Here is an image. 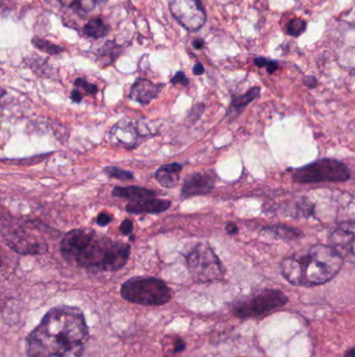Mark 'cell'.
Wrapping results in <instances>:
<instances>
[{"mask_svg":"<svg viewBox=\"0 0 355 357\" xmlns=\"http://www.w3.org/2000/svg\"><path fill=\"white\" fill-rule=\"evenodd\" d=\"M134 230V224L130 219H124L122 222L121 226H120V231L124 234V235H130Z\"/></svg>","mask_w":355,"mask_h":357,"instance_id":"obj_28","label":"cell"},{"mask_svg":"<svg viewBox=\"0 0 355 357\" xmlns=\"http://www.w3.org/2000/svg\"><path fill=\"white\" fill-rule=\"evenodd\" d=\"M130 246L114 242L94 231L76 229L61 242V253L68 263L93 272H115L128 263Z\"/></svg>","mask_w":355,"mask_h":357,"instance_id":"obj_2","label":"cell"},{"mask_svg":"<svg viewBox=\"0 0 355 357\" xmlns=\"http://www.w3.org/2000/svg\"><path fill=\"white\" fill-rule=\"evenodd\" d=\"M306 22L301 18H293L286 24V34L291 37H299L306 30Z\"/></svg>","mask_w":355,"mask_h":357,"instance_id":"obj_24","label":"cell"},{"mask_svg":"<svg viewBox=\"0 0 355 357\" xmlns=\"http://www.w3.org/2000/svg\"><path fill=\"white\" fill-rule=\"evenodd\" d=\"M278 67V63L275 61H272V60H269V62H268L267 66H266V69H267V72L269 74H273L274 72H277Z\"/></svg>","mask_w":355,"mask_h":357,"instance_id":"obj_31","label":"cell"},{"mask_svg":"<svg viewBox=\"0 0 355 357\" xmlns=\"http://www.w3.org/2000/svg\"><path fill=\"white\" fill-rule=\"evenodd\" d=\"M259 94H261V88L259 87H252L244 94L232 95V103H230L228 113L240 114L249 103H252L255 99H257Z\"/></svg>","mask_w":355,"mask_h":357,"instance_id":"obj_17","label":"cell"},{"mask_svg":"<svg viewBox=\"0 0 355 357\" xmlns=\"http://www.w3.org/2000/svg\"><path fill=\"white\" fill-rule=\"evenodd\" d=\"M163 87V84H155L147 78H139L130 89V97L140 105L147 106L159 97Z\"/></svg>","mask_w":355,"mask_h":357,"instance_id":"obj_13","label":"cell"},{"mask_svg":"<svg viewBox=\"0 0 355 357\" xmlns=\"http://www.w3.org/2000/svg\"><path fill=\"white\" fill-rule=\"evenodd\" d=\"M32 44L34 45L36 49H38L39 51L51 56L60 55V53L65 51L64 47H59V45L55 44V43L51 42V41L37 38V37L36 38L32 39Z\"/></svg>","mask_w":355,"mask_h":357,"instance_id":"obj_23","label":"cell"},{"mask_svg":"<svg viewBox=\"0 0 355 357\" xmlns=\"http://www.w3.org/2000/svg\"><path fill=\"white\" fill-rule=\"evenodd\" d=\"M205 43L202 39H196V40L193 41V47L197 51H200L205 47Z\"/></svg>","mask_w":355,"mask_h":357,"instance_id":"obj_36","label":"cell"},{"mask_svg":"<svg viewBox=\"0 0 355 357\" xmlns=\"http://www.w3.org/2000/svg\"><path fill=\"white\" fill-rule=\"evenodd\" d=\"M350 176L348 166L331 158L317 160L292 170L293 180L301 184L346 182Z\"/></svg>","mask_w":355,"mask_h":357,"instance_id":"obj_5","label":"cell"},{"mask_svg":"<svg viewBox=\"0 0 355 357\" xmlns=\"http://www.w3.org/2000/svg\"><path fill=\"white\" fill-rule=\"evenodd\" d=\"M193 74H194L195 76H201V74H205V67H203L202 64H195L194 67H193Z\"/></svg>","mask_w":355,"mask_h":357,"instance_id":"obj_33","label":"cell"},{"mask_svg":"<svg viewBox=\"0 0 355 357\" xmlns=\"http://www.w3.org/2000/svg\"><path fill=\"white\" fill-rule=\"evenodd\" d=\"M74 86L76 88L83 89L85 92L88 93V94H96L98 92V87L94 84H90V83L87 82L85 78H76V82H74Z\"/></svg>","mask_w":355,"mask_h":357,"instance_id":"obj_26","label":"cell"},{"mask_svg":"<svg viewBox=\"0 0 355 357\" xmlns=\"http://www.w3.org/2000/svg\"><path fill=\"white\" fill-rule=\"evenodd\" d=\"M328 242L344 260L355 265V221L340 223L330 233Z\"/></svg>","mask_w":355,"mask_h":357,"instance_id":"obj_11","label":"cell"},{"mask_svg":"<svg viewBox=\"0 0 355 357\" xmlns=\"http://www.w3.org/2000/svg\"><path fill=\"white\" fill-rule=\"evenodd\" d=\"M105 172L110 178H118V180H122V181H130L135 176L132 172L121 169V168L116 167V166L105 167Z\"/></svg>","mask_w":355,"mask_h":357,"instance_id":"obj_25","label":"cell"},{"mask_svg":"<svg viewBox=\"0 0 355 357\" xmlns=\"http://www.w3.org/2000/svg\"><path fill=\"white\" fill-rule=\"evenodd\" d=\"M343 263L344 259L332 247L315 244L284 258L280 271L293 285L311 288L334 279Z\"/></svg>","mask_w":355,"mask_h":357,"instance_id":"obj_3","label":"cell"},{"mask_svg":"<svg viewBox=\"0 0 355 357\" xmlns=\"http://www.w3.org/2000/svg\"><path fill=\"white\" fill-rule=\"evenodd\" d=\"M171 202L166 200H157V199H145V200L134 201L126 206V211L132 215H141V213H149V215H157L165 213L170 208Z\"/></svg>","mask_w":355,"mask_h":357,"instance_id":"obj_14","label":"cell"},{"mask_svg":"<svg viewBox=\"0 0 355 357\" xmlns=\"http://www.w3.org/2000/svg\"><path fill=\"white\" fill-rule=\"evenodd\" d=\"M345 357H355V347L348 350V352L345 354Z\"/></svg>","mask_w":355,"mask_h":357,"instance_id":"obj_37","label":"cell"},{"mask_svg":"<svg viewBox=\"0 0 355 357\" xmlns=\"http://www.w3.org/2000/svg\"><path fill=\"white\" fill-rule=\"evenodd\" d=\"M155 192L140 186H128L120 188L116 186L113 190V196L116 198L128 199V200L140 201L145 199H151L155 197Z\"/></svg>","mask_w":355,"mask_h":357,"instance_id":"obj_16","label":"cell"},{"mask_svg":"<svg viewBox=\"0 0 355 357\" xmlns=\"http://www.w3.org/2000/svg\"><path fill=\"white\" fill-rule=\"evenodd\" d=\"M182 165L180 163L165 164L155 172V178L163 188H172L180 181V172Z\"/></svg>","mask_w":355,"mask_h":357,"instance_id":"obj_15","label":"cell"},{"mask_svg":"<svg viewBox=\"0 0 355 357\" xmlns=\"http://www.w3.org/2000/svg\"><path fill=\"white\" fill-rule=\"evenodd\" d=\"M263 232L266 235L270 236V238H278V240H286V242L295 240L302 236V233L298 231V230L295 229V228L282 225L263 228Z\"/></svg>","mask_w":355,"mask_h":357,"instance_id":"obj_19","label":"cell"},{"mask_svg":"<svg viewBox=\"0 0 355 357\" xmlns=\"http://www.w3.org/2000/svg\"><path fill=\"white\" fill-rule=\"evenodd\" d=\"M170 12L174 19L189 32H196L207 22V12L200 0H173Z\"/></svg>","mask_w":355,"mask_h":357,"instance_id":"obj_9","label":"cell"},{"mask_svg":"<svg viewBox=\"0 0 355 357\" xmlns=\"http://www.w3.org/2000/svg\"><path fill=\"white\" fill-rule=\"evenodd\" d=\"M286 215L309 219L313 215V205L307 199H299L292 205V209H291L290 213H286Z\"/></svg>","mask_w":355,"mask_h":357,"instance_id":"obj_22","label":"cell"},{"mask_svg":"<svg viewBox=\"0 0 355 357\" xmlns=\"http://www.w3.org/2000/svg\"><path fill=\"white\" fill-rule=\"evenodd\" d=\"M225 230L228 234H230V235H234V234L238 233L239 231L238 227H236V225H234V223L227 224V225H226Z\"/></svg>","mask_w":355,"mask_h":357,"instance_id":"obj_34","label":"cell"},{"mask_svg":"<svg viewBox=\"0 0 355 357\" xmlns=\"http://www.w3.org/2000/svg\"><path fill=\"white\" fill-rule=\"evenodd\" d=\"M112 215H107V213H101V215L97 217V224H98L101 227H105V226L109 225L112 222Z\"/></svg>","mask_w":355,"mask_h":357,"instance_id":"obj_29","label":"cell"},{"mask_svg":"<svg viewBox=\"0 0 355 357\" xmlns=\"http://www.w3.org/2000/svg\"><path fill=\"white\" fill-rule=\"evenodd\" d=\"M3 240L14 252L21 255H41L49 251V244L39 234L34 222L28 221L16 227L3 229Z\"/></svg>","mask_w":355,"mask_h":357,"instance_id":"obj_8","label":"cell"},{"mask_svg":"<svg viewBox=\"0 0 355 357\" xmlns=\"http://www.w3.org/2000/svg\"><path fill=\"white\" fill-rule=\"evenodd\" d=\"M186 258L191 276L198 283H209L223 278V265L209 244H197Z\"/></svg>","mask_w":355,"mask_h":357,"instance_id":"obj_7","label":"cell"},{"mask_svg":"<svg viewBox=\"0 0 355 357\" xmlns=\"http://www.w3.org/2000/svg\"><path fill=\"white\" fill-rule=\"evenodd\" d=\"M268 62H269V60L266 59V58L263 57H259L254 60L255 65L259 68L266 67V66H267Z\"/></svg>","mask_w":355,"mask_h":357,"instance_id":"obj_35","label":"cell"},{"mask_svg":"<svg viewBox=\"0 0 355 357\" xmlns=\"http://www.w3.org/2000/svg\"><path fill=\"white\" fill-rule=\"evenodd\" d=\"M109 32L110 26L105 24V20L101 16L93 17L83 28V33H84L85 36L95 39V40L107 36Z\"/></svg>","mask_w":355,"mask_h":357,"instance_id":"obj_20","label":"cell"},{"mask_svg":"<svg viewBox=\"0 0 355 357\" xmlns=\"http://www.w3.org/2000/svg\"><path fill=\"white\" fill-rule=\"evenodd\" d=\"M122 47L118 45L115 41H109L103 47L99 49L97 53V62L101 67L111 65L121 53Z\"/></svg>","mask_w":355,"mask_h":357,"instance_id":"obj_18","label":"cell"},{"mask_svg":"<svg viewBox=\"0 0 355 357\" xmlns=\"http://www.w3.org/2000/svg\"><path fill=\"white\" fill-rule=\"evenodd\" d=\"M303 84L309 88H315L318 85V80L313 76H306L303 78Z\"/></svg>","mask_w":355,"mask_h":357,"instance_id":"obj_30","label":"cell"},{"mask_svg":"<svg viewBox=\"0 0 355 357\" xmlns=\"http://www.w3.org/2000/svg\"><path fill=\"white\" fill-rule=\"evenodd\" d=\"M146 126L139 124L132 118H123L118 122L107 133V140L115 145H122L126 149H134L139 143L149 138L150 134L146 132Z\"/></svg>","mask_w":355,"mask_h":357,"instance_id":"obj_10","label":"cell"},{"mask_svg":"<svg viewBox=\"0 0 355 357\" xmlns=\"http://www.w3.org/2000/svg\"><path fill=\"white\" fill-rule=\"evenodd\" d=\"M171 84H182L184 85V86H189V84H190V81H189V78H187L184 72H178V74H176L175 76L171 78Z\"/></svg>","mask_w":355,"mask_h":357,"instance_id":"obj_27","label":"cell"},{"mask_svg":"<svg viewBox=\"0 0 355 357\" xmlns=\"http://www.w3.org/2000/svg\"><path fill=\"white\" fill-rule=\"evenodd\" d=\"M89 340L84 313L78 307L57 306L26 338L28 357H83Z\"/></svg>","mask_w":355,"mask_h":357,"instance_id":"obj_1","label":"cell"},{"mask_svg":"<svg viewBox=\"0 0 355 357\" xmlns=\"http://www.w3.org/2000/svg\"><path fill=\"white\" fill-rule=\"evenodd\" d=\"M64 8L74 10L78 13L87 14L95 9L97 0H58Z\"/></svg>","mask_w":355,"mask_h":357,"instance_id":"obj_21","label":"cell"},{"mask_svg":"<svg viewBox=\"0 0 355 357\" xmlns=\"http://www.w3.org/2000/svg\"><path fill=\"white\" fill-rule=\"evenodd\" d=\"M71 99L73 103H80L83 101V93L78 88L74 89L71 92Z\"/></svg>","mask_w":355,"mask_h":357,"instance_id":"obj_32","label":"cell"},{"mask_svg":"<svg viewBox=\"0 0 355 357\" xmlns=\"http://www.w3.org/2000/svg\"><path fill=\"white\" fill-rule=\"evenodd\" d=\"M288 302L282 290H263L236 303L232 311L240 319H259L279 310Z\"/></svg>","mask_w":355,"mask_h":357,"instance_id":"obj_6","label":"cell"},{"mask_svg":"<svg viewBox=\"0 0 355 357\" xmlns=\"http://www.w3.org/2000/svg\"><path fill=\"white\" fill-rule=\"evenodd\" d=\"M124 300L143 306H161L171 300V290L163 281L153 277H134L121 286Z\"/></svg>","mask_w":355,"mask_h":357,"instance_id":"obj_4","label":"cell"},{"mask_svg":"<svg viewBox=\"0 0 355 357\" xmlns=\"http://www.w3.org/2000/svg\"><path fill=\"white\" fill-rule=\"evenodd\" d=\"M216 178H217L213 172H196L189 174L184 178L182 196L187 199L209 194L215 188Z\"/></svg>","mask_w":355,"mask_h":357,"instance_id":"obj_12","label":"cell"}]
</instances>
